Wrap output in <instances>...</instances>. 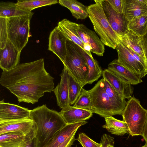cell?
Wrapping results in <instances>:
<instances>
[{
	"mask_svg": "<svg viewBox=\"0 0 147 147\" xmlns=\"http://www.w3.org/2000/svg\"><path fill=\"white\" fill-rule=\"evenodd\" d=\"M0 83L17 97L19 102L32 104L54 87V78L45 69L43 58L3 71Z\"/></svg>",
	"mask_w": 147,
	"mask_h": 147,
	"instance_id": "1",
	"label": "cell"
},
{
	"mask_svg": "<svg viewBox=\"0 0 147 147\" xmlns=\"http://www.w3.org/2000/svg\"><path fill=\"white\" fill-rule=\"evenodd\" d=\"M30 118L36 127L35 147H43L66 124L59 112L45 105L31 110Z\"/></svg>",
	"mask_w": 147,
	"mask_h": 147,
	"instance_id": "2",
	"label": "cell"
},
{
	"mask_svg": "<svg viewBox=\"0 0 147 147\" xmlns=\"http://www.w3.org/2000/svg\"><path fill=\"white\" fill-rule=\"evenodd\" d=\"M88 7V16L94 29L105 45L116 49L119 37L111 27L104 12L100 0Z\"/></svg>",
	"mask_w": 147,
	"mask_h": 147,
	"instance_id": "3",
	"label": "cell"
},
{
	"mask_svg": "<svg viewBox=\"0 0 147 147\" xmlns=\"http://www.w3.org/2000/svg\"><path fill=\"white\" fill-rule=\"evenodd\" d=\"M147 113V110L142 106L139 100L134 96L127 101L122 115L123 121L127 125L129 133L132 136H142Z\"/></svg>",
	"mask_w": 147,
	"mask_h": 147,
	"instance_id": "4",
	"label": "cell"
},
{
	"mask_svg": "<svg viewBox=\"0 0 147 147\" xmlns=\"http://www.w3.org/2000/svg\"><path fill=\"white\" fill-rule=\"evenodd\" d=\"M67 52L63 63L69 73L79 83L85 86L89 70L84 59L72 41L67 39Z\"/></svg>",
	"mask_w": 147,
	"mask_h": 147,
	"instance_id": "5",
	"label": "cell"
},
{
	"mask_svg": "<svg viewBox=\"0 0 147 147\" xmlns=\"http://www.w3.org/2000/svg\"><path fill=\"white\" fill-rule=\"evenodd\" d=\"M30 19L28 16L7 18L8 39L20 52L28 42Z\"/></svg>",
	"mask_w": 147,
	"mask_h": 147,
	"instance_id": "6",
	"label": "cell"
},
{
	"mask_svg": "<svg viewBox=\"0 0 147 147\" xmlns=\"http://www.w3.org/2000/svg\"><path fill=\"white\" fill-rule=\"evenodd\" d=\"M88 91L91 100L90 111L93 113L104 118L115 115L105 91L103 78Z\"/></svg>",
	"mask_w": 147,
	"mask_h": 147,
	"instance_id": "7",
	"label": "cell"
},
{
	"mask_svg": "<svg viewBox=\"0 0 147 147\" xmlns=\"http://www.w3.org/2000/svg\"><path fill=\"white\" fill-rule=\"evenodd\" d=\"M118 55V62L141 78L147 74L143 65L132 55L119 39L116 48Z\"/></svg>",
	"mask_w": 147,
	"mask_h": 147,
	"instance_id": "8",
	"label": "cell"
},
{
	"mask_svg": "<svg viewBox=\"0 0 147 147\" xmlns=\"http://www.w3.org/2000/svg\"><path fill=\"white\" fill-rule=\"evenodd\" d=\"M36 131L34 122L31 119L0 122V135L11 132L20 131L34 139Z\"/></svg>",
	"mask_w": 147,
	"mask_h": 147,
	"instance_id": "9",
	"label": "cell"
},
{
	"mask_svg": "<svg viewBox=\"0 0 147 147\" xmlns=\"http://www.w3.org/2000/svg\"><path fill=\"white\" fill-rule=\"evenodd\" d=\"M104 12L113 29L119 38L129 31L127 28L128 22L123 13H117L106 0H100Z\"/></svg>",
	"mask_w": 147,
	"mask_h": 147,
	"instance_id": "10",
	"label": "cell"
},
{
	"mask_svg": "<svg viewBox=\"0 0 147 147\" xmlns=\"http://www.w3.org/2000/svg\"><path fill=\"white\" fill-rule=\"evenodd\" d=\"M31 110L15 104L0 101V122L29 119Z\"/></svg>",
	"mask_w": 147,
	"mask_h": 147,
	"instance_id": "11",
	"label": "cell"
},
{
	"mask_svg": "<svg viewBox=\"0 0 147 147\" xmlns=\"http://www.w3.org/2000/svg\"><path fill=\"white\" fill-rule=\"evenodd\" d=\"M75 26L77 33L83 42L91 47V51L98 56H103L105 50V45L96 33L83 24L75 23Z\"/></svg>",
	"mask_w": 147,
	"mask_h": 147,
	"instance_id": "12",
	"label": "cell"
},
{
	"mask_svg": "<svg viewBox=\"0 0 147 147\" xmlns=\"http://www.w3.org/2000/svg\"><path fill=\"white\" fill-rule=\"evenodd\" d=\"M20 53L8 39L5 47L0 49V67L3 71L11 70L19 64Z\"/></svg>",
	"mask_w": 147,
	"mask_h": 147,
	"instance_id": "13",
	"label": "cell"
},
{
	"mask_svg": "<svg viewBox=\"0 0 147 147\" xmlns=\"http://www.w3.org/2000/svg\"><path fill=\"white\" fill-rule=\"evenodd\" d=\"M67 39L57 26L51 32L49 36L48 49L55 54L63 63L66 54Z\"/></svg>",
	"mask_w": 147,
	"mask_h": 147,
	"instance_id": "14",
	"label": "cell"
},
{
	"mask_svg": "<svg viewBox=\"0 0 147 147\" xmlns=\"http://www.w3.org/2000/svg\"><path fill=\"white\" fill-rule=\"evenodd\" d=\"M102 75L120 95L128 99L132 97L134 88L131 85L125 82L108 68L102 71Z\"/></svg>",
	"mask_w": 147,
	"mask_h": 147,
	"instance_id": "15",
	"label": "cell"
},
{
	"mask_svg": "<svg viewBox=\"0 0 147 147\" xmlns=\"http://www.w3.org/2000/svg\"><path fill=\"white\" fill-rule=\"evenodd\" d=\"M59 28L67 38L77 44L91 56V48L85 44L83 41L76 30L75 23L64 19L59 22L58 25Z\"/></svg>",
	"mask_w": 147,
	"mask_h": 147,
	"instance_id": "16",
	"label": "cell"
},
{
	"mask_svg": "<svg viewBox=\"0 0 147 147\" xmlns=\"http://www.w3.org/2000/svg\"><path fill=\"white\" fill-rule=\"evenodd\" d=\"M61 79L53 91L55 95L57 105L62 109L70 105L69 98V73L64 66L60 75Z\"/></svg>",
	"mask_w": 147,
	"mask_h": 147,
	"instance_id": "17",
	"label": "cell"
},
{
	"mask_svg": "<svg viewBox=\"0 0 147 147\" xmlns=\"http://www.w3.org/2000/svg\"><path fill=\"white\" fill-rule=\"evenodd\" d=\"M88 123L86 121L66 124L43 147H58L74 133L81 126Z\"/></svg>",
	"mask_w": 147,
	"mask_h": 147,
	"instance_id": "18",
	"label": "cell"
},
{
	"mask_svg": "<svg viewBox=\"0 0 147 147\" xmlns=\"http://www.w3.org/2000/svg\"><path fill=\"white\" fill-rule=\"evenodd\" d=\"M66 124H72L85 121L91 117L93 113L90 110L69 105L62 109L59 112Z\"/></svg>",
	"mask_w": 147,
	"mask_h": 147,
	"instance_id": "19",
	"label": "cell"
},
{
	"mask_svg": "<svg viewBox=\"0 0 147 147\" xmlns=\"http://www.w3.org/2000/svg\"><path fill=\"white\" fill-rule=\"evenodd\" d=\"M123 14L127 22L147 12V0H123Z\"/></svg>",
	"mask_w": 147,
	"mask_h": 147,
	"instance_id": "20",
	"label": "cell"
},
{
	"mask_svg": "<svg viewBox=\"0 0 147 147\" xmlns=\"http://www.w3.org/2000/svg\"><path fill=\"white\" fill-rule=\"evenodd\" d=\"M108 69L128 84L136 85L142 82L140 76L122 65L117 59L110 62L108 65Z\"/></svg>",
	"mask_w": 147,
	"mask_h": 147,
	"instance_id": "21",
	"label": "cell"
},
{
	"mask_svg": "<svg viewBox=\"0 0 147 147\" xmlns=\"http://www.w3.org/2000/svg\"><path fill=\"white\" fill-rule=\"evenodd\" d=\"M74 43L83 57L88 69V74L86 80L85 84H91L97 81L101 77L103 70L92 56H91L88 54L84 50Z\"/></svg>",
	"mask_w": 147,
	"mask_h": 147,
	"instance_id": "22",
	"label": "cell"
},
{
	"mask_svg": "<svg viewBox=\"0 0 147 147\" xmlns=\"http://www.w3.org/2000/svg\"><path fill=\"white\" fill-rule=\"evenodd\" d=\"M104 82L105 91L109 98L115 115H122L127 105L125 98L120 95L104 78Z\"/></svg>",
	"mask_w": 147,
	"mask_h": 147,
	"instance_id": "23",
	"label": "cell"
},
{
	"mask_svg": "<svg viewBox=\"0 0 147 147\" xmlns=\"http://www.w3.org/2000/svg\"><path fill=\"white\" fill-rule=\"evenodd\" d=\"M20 131H13L0 135V147H21L33 140Z\"/></svg>",
	"mask_w": 147,
	"mask_h": 147,
	"instance_id": "24",
	"label": "cell"
},
{
	"mask_svg": "<svg viewBox=\"0 0 147 147\" xmlns=\"http://www.w3.org/2000/svg\"><path fill=\"white\" fill-rule=\"evenodd\" d=\"M33 13L32 11L21 9L14 2L2 1L0 3V17L8 18L28 16L31 19Z\"/></svg>",
	"mask_w": 147,
	"mask_h": 147,
	"instance_id": "25",
	"label": "cell"
},
{
	"mask_svg": "<svg viewBox=\"0 0 147 147\" xmlns=\"http://www.w3.org/2000/svg\"><path fill=\"white\" fill-rule=\"evenodd\" d=\"M61 5L68 9L73 16L77 20L84 19L88 16V7L76 0H59Z\"/></svg>",
	"mask_w": 147,
	"mask_h": 147,
	"instance_id": "26",
	"label": "cell"
},
{
	"mask_svg": "<svg viewBox=\"0 0 147 147\" xmlns=\"http://www.w3.org/2000/svg\"><path fill=\"white\" fill-rule=\"evenodd\" d=\"M105 118V124L103 125L112 134L123 136L129 132V129L124 121L117 119L112 116L106 117Z\"/></svg>",
	"mask_w": 147,
	"mask_h": 147,
	"instance_id": "27",
	"label": "cell"
},
{
	"mask_svg": "<svg viewBox=\"0 0 147 147\" xmlns=\"http://www.w3.org/2000/svg\"><path fill=\"white\" fill-rule=\"evenodd\" d=\"M140 36L130 31L119 38L120 41L125 46L129 48L137 54L146 63L143 50L140 44Z\"/></svg>",
	"mask_w": 147,
	"mask_h": 147,
	"instance_id": "28",
	"label": "cell"
},
{
	"mask_svg": "<svg viewBox=\"0 0 147 147\" xmlns=\"http://www.w3.org/2000/svg\"><path fill=\"white\" fill-rule=\"evenodd\" d=\"M128 30L139 36L147 32V12L142 16L128 22Z\"/></svg>",
	"mask_w": 147,
	"mask_h": 147,
	"instance_id": "29",
	"label": "cell"
},
{
	"mask_svg": "<svg viewBox=\"0 0 147 147\" xmlns=\"http://www.w3.org/2000/svg\"><path fill=\"white\" fill-rule=\"evenodd\" d=\"M58 2L57 0H18L16 4L21 9L31 11L36 8L55 4Z\"/></svg>",
	"mask_w": 147,
	"mask_h": 147,
	"instance_id": "30",
	"label": "cell"
},
{
	"mask_svg": "<svg viewBox=\"0 0 147 147\" xmlns=\"http://www.w3.org/2000/svg\"><path fill=\"white\" fill-rule=\"evenodd\" d=\"M84 86L78 82L71 74L69 73V98L70 105L74 104Z\"/></svg>",
	"mask_w": 147,
	"mask_h": 147,
	"instance_id": "31",
	"label": "cell"
},
{
	"mask_svg": "<svg viewBox=\"0 0 147 147\" xmlns=\"http://www.w3.org/2000/svg\"><path fill=\"white\" fill-rule=\"evenodd\" d=\"M74 105V107L90 111L91 100L88 90L83 88L80 95Z\"/></svg>",
	"mask_w": 147,
	"mask_h": 147,
	"instance_id": "32",
	"label": "cell"
},
{
	"mask_svg": "<svg viewBox=\"0 0 147 147\" xmlns=\"http://www.w3.org/2000/svg\"><path fill=\"white\" fill-rule=\"evenodd\" d=\"M0 49H3L8 39L7 18L0 17Z\"/></svg>",
	"mask_w": 147,
	"mask_h": 147,
	"instance_id": "33",
	"label": "cell"
},
{
	"mask_svg": "<svg viewBox=\"0 0 147 147\" xmlns=\"http://www.w3.org/2000/svg\"><path fill=\"white\" fill-rule=\"evenodd\" d=\"M76 139L83 147H102L100 142V143L96 142L82 132L79 134Z\"/></svg>",
	"mask_w": 147,
	"mask_h": 147,
	"instance_id": "34",
	"label": "cell"
},
{
	"mask_svg": "<svg viewBox=\"0 0 147 147\" xmlns=\"http://www.w3.org/2000/svg\"><path fill=\"white\" fill-rule=\"evenodd\" d=\"M112 8L117 13H123V0H106Z\"/></svg>",
	"mask_w": 147,
	"mask_h": 147,
	"instance_id": "35",
	"label": "cell"
},
{
	"mask_svg": "<svg viewBox=\"0 0 147 147\" xmlns=\"http://www.w3.org/2000/svg\"><path fill=\"white\" fill-rule=\"evenodd\" d=\"M140 44L142 49L147 65V32L144 36H140Z\"/></svg>",
	"mask_w": 147,
	"mask_h": 147,
	"instance_id": "36",
	"label": "cell"
},
{
	"mask_svg": "<svg viewBox=\"0 0 147 147\" xmlns=\"http://www.w3.org/2000/svg\"><path fill=\"white\" fill-rule=\"evenodd\" d=\"M114 140L113 137L106 134H103L101 136L100 142L102 144V147H107L110 143Z\"/></svg>",
	"mask_w": 147,
	"mask_h": 147,
	"instance_id": "37",
	"label": "cell"
},
{
	"mask_svg": "<svg viewBox=\"0 0 147 147\" xmlns=\"http://www.w3.org/2000/svg\"><path fill=\"white\" fill-rule=\"evenodd\" d=\"M75 134L76 133H74L58 147H71L75 140Z\"/></svg>",
	"mask_w": 147,
	"mask_h": 147,
	"instance_id": "38",
	"label": "cell"
},
{
	"mask_svg": "<svg viewBox=\"0 0 147 147\" xmlns=\"http://www.w3.org/2000/svg\"><path fill=\"white\" fill-rule=\"evenodd\" d=\"M145 140L146 144H147V113L146 121L143 128L142 136Z\"/></svg>",
	"mask_w": 147,
	"mask_h": 147,
	"instance_id": "39",
	"label": "cell"
},
{
	"mask_svg": "<svg viewBox=\"0 0 147 147\" xmlns=\"http://www.w3.org/2000/svg\"><path fill=\"white\" fill-rule=\"evenodd\" d=\"M21 147H35L34 139L29 140L27 143Z\"/></svg>",
	"mask_w": 147,
	"mask_h": 147,
	"instance_id": "40",
	"label": "cell"
},
{
	"mask_svg": "<svg viewBox=\"0 0 147 147\" xmlns=\"http://www.w3.org/2000/svg\"><path fill=\"white\" fill-rule=\"evenodd\" d=\"M114 141L110 143L107 146V147H114Z\"/></svg>",
	"mask_w": 147,
	"mask_h": 147,
	"instance_id": "41",
	"label": "cell"
},
{
	"mask_svg": "<svg viewBox=\"0 0 147 147\" xmlns=\"http://www.w3.org/2000/svg\"><path fill=\"white\" fill-rule=\"evenodd\" d=\"M141 147H147V144H145L144 146Z\"/></svg>",
	"mask_w": 147,
	"mask_h": 147,
	"instance_id": "42",
	"label": "cell"
},
{
	"mask_svg": "<svg viewBox=\"0 0 147 147\" xmlns=\"http://www.w3.org/2000/svg\"><path fill=\"white\" fill-rule=\"evenodd\" d=\"M75 147H77V146H76Z\"/></svg>",
	"mask_w": 147,
	"mask_h": 147,
	"instance_id": "43",
	"label": "cell"
}]
</instances>
